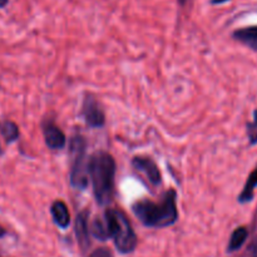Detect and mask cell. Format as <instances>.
<instances>
[{"mask_svg":"<svg viewBox=\"0 0 257 257\" xmlns=\"http://www.w3.org/2000/svg\"><path fill=\"white\" fill-rule=\"evenodd\" d=\"M115 163L107 152H97L89 161V177L99 205L110 202L114 188Z\"/></svg>","mask_w":257,"mask_h":257,"instance_id":"6da1fadb","label":"cell"},{"mask_svg":"<svg viewBox=\"0 0 257 257\" xmlns=\"http://www.w3.org/2000/svg\"><path fill=\"white\" fill-rule=\"evenodd\" d=\"M44 138L47 146L52 150H60L65 145L64 133L53 123H48L44 125Z\"/></svg>","mask_w":257,"mask_h":257,"instance_id":"52a82bcc","label":"cell"},{"mask_svg":"<svg viewBox=\"0 0 257 257\" xmlns=\"http://www.w3.org/2000/svg\"><path fill=\"white\" fill-rule=\"evenodd\" d=\"M0 132L4 136L5 140L8 142H12V141H15L19 136V131H18L17 125L12 122H5L0 125Z\"/></svg>","mask_w":257,"mask_h":257,"instance_id":"5bb4252c","label":"cell"},{"mask_svg":"<svg viewBox=\"0 0 257 257\" xmlns=\"http://www.w3.org/2000/svg\"><path fill=\"white\" fill-rule=\"evenodd\" d=\"M232 37L251 49L257 50V25L241 28L233 32Z\"/></svg>","mask_w":257,"mask_h":257,"instance_id":"ba28073f","label":"cell"},{"mask_svg":"<svg viewBox=\"0 0 257 257\" xmlns=\"http://www.w3.org/2000/svg\"><path fill=\"white\" fill-rule=\"evenodd\" d=\"M90 231H92L94 237L99 238V240L102 241L107 240V238L109 237V231H108V226L105 221L98 220V218L95 221H93Z\"/></svg>","mask_w":257,"mask_h":257,"instance_id":"4fadbf2b","label":"cell"},{"mask_svg":"<svg viewBox=\"0 0 257 257\" xmlns=\"http://www.w3.org/2000/svg\"><path fill=\"white\" fill-rule=\"evenodd\" d=\"M75 232H77L78 241L83 246L89 241V225H88V213L82 212L78 215L75 221Z\"/></svg>","mask_w":257,"mask_h":257,"instance_id":"30bf717a","label":"cell"},{"mask_svg":"<svg viewBox=\"0 0 257 257\" xmlns=\"http://www.w3.org/2000/svg\"><path fill=\"white\" fill-rule=\"evenodd\" d=\"M247 238V230L245 227H238L233 231L231 236L230 245H228V251H236L243 245V242Z\"/></svg>","mask_w":257,"mask_h":257,"instance_id":"7c38bea8","label":"cell"},{"mask_svg":"<svg viewBox=\"0 0 257 257\" xmlns=\"http://www.w3.org/2000/svg\"><path fill=\"white\" fill-rule=\"evenodd\" d=\"M109 237L122 253H130L137 246V236L128 221L127 216L117 210H108L105 213Z\"/></svg>","mask_w":257,"mask_h":257,"instance_id":"3957f363","label":"cell"},{"mask_svg":"<svg viewBox=\"0 0 257 257\" xmlns=\"http://www.w3.org/2000/svg\"><path fill=\"white\" fill-rule=\"evenodd\" d=\"M226 2H230V0H210V3L212 5H218V4H223Z\"/></svg>","mask_w":257,"mask_h":257,"instance_id":"e0dca14e","label":"cell"},{"mask_svg":"<svg viewBox=\"0 0 257 257\" xmlns=\"http://www.w3.org/2000/svg\"><path fill=\"white\" fill-rule=\"evenodd\" d=\"M89 257H113V255L107 248H98Z\"/></svg>","mask_w":257,"mask_h":257,"instance_id":"2e32d148","label":"cell"},{"mask_svg":"<svg viewBox=\"0 0 257 257\" xmlns=\"http://www.w3.org/2000/svg\"><path fill=\"white\" fill-rule=\"evenodd\" d=\"M248 138L251 143H257V110L255 112V119L248 124Z\"/></svg>","mask_w":257,"mask_h":257,"instance_id":"9a60e30c","label":"cell"},{"mask_svg":"<svg viewBox=\"0 0 257 257\" xmlns=\"http://www.w3.org/2000/svg\"><path fill=\"white\" fill-rule=\"evenodd\" d=\"M177 2L180 5H185L186 3H187V0H177Z\"/></svg>","mask_w":257,"mask_h":257,"instance_id":"d6986e66","label":"cell"},{"mask_svg":"<svg viewBox=\"0 0 257 257\" xmlns=\"http://www.w3.org/2000/svg\"><path fill=\"white\" fill-rule=\"evenodd\" d=\"M83 117L90 127H102L104 124V114L93 98H87L83 105Z\"/></svg>","mask_w":257,"mask_h":257,"instance_id":"5b68a950","label":"cell"},{"mask_svg":"<svg viewBox=\"0 0 257 257\" xmlns=\"http://www.w3.org/2000/svg\"><path fill=\"white\" fill-rule=\"evenodd\" d=\"M8 3H9V0H0V8L7 7Z\"/></svg>","mask_w":257,"mask_h":257,"instance_id":"ac0fdd59","label":"cell"},{"mask_svg":"<svg viewBox=\"0 0 257 257\" xmlns=\"http://www.w3.org/2000/svg\"><path fill=\"white\" fill-rule=\"evenodd\" d=\"M50 212H52L53 218H54V222L57 223L59 227L67 228L70 223V215L69 211H68L67 205L62 201H55L52 205L50 208Z\"/></svg>","mask_w":257,"mask_h":257,"instance_id":"9c48e42d","label":"cell"},{"mask_svg":"<svg viewBox=\"0 0 257 257\" xmlns=\"http://www.w3.org/2000/svg\"><path fill=\"white\" fill-rule=\"evenodd\" d=\"M256 187H257V168L252 173H251L250 176H248L247 182H246L245 188H243L242 193L240 195L238 200H240L241 202H248V201L252 200L253 191H255Z\"/></svg>","mask_w":257,"mask_h":257,"instance_id":"8fae6325","label":"cell"},{"mask_svg":"<svg viewBox=\"0 0 257 257\" xmlns=\"http://www.w3.org/2000/svg\"><path fill=\"white\" fill-rule=\"evenodd\" d=\"M133 166H135L136 170L145 173L146 177L150 180L151 183H153V185H158V183L161 182L160 170H158L156 163L153 162L151 158L136 157L135 160H133Z\"/></svg>","mask_w":257,"mask_h":257,"instance_id":"8992f818","label":"cell"},{"mask_svg":"<svg viewBox=\"0 0 257 257\" xmlns=\"http://www.w3.org/2000/svg\"><path fill=\"white\" fill-rule=\"evenodd\" d=\"M72 170H70V181L74 187L85 188L88 185L89 176V163L85 162V146L82 138H73L72 141Z\"/></svg>","mask_w":257,"mask_h":257,"instance_id":"277c9868","label":"cell"},{"mask_svg":"<svg viewBox=\"0 0 257 257\" xmlns=\"http://www.w3.org/2000/svg\"><path fill=\"white\" fill-rule=\"evenodd\" d=\"M133 212L143 225L150 227H166L172 225L178 217L176 192L170 191L160 203L148 200L140 201L133 205Z\"/></svg>","mask_w":257,"mask_h":257,"instance_id":"7a4b0ae2","label":"cell"},{"mask_svg":"<svg viewBox=\"0 0 257 257\" xmlns=\"http://www.w3.org/2000/svg\"><path fill=\"white\" fill-rule=\"evenodd\" d=\"M3 233H4V231H3V228H2V227H0V236H2V235H3Z\"/></svg>","mask_w":257,"mask_h":257,"instance_id":"ffe728a7","label":"cell"}]
</instances>
